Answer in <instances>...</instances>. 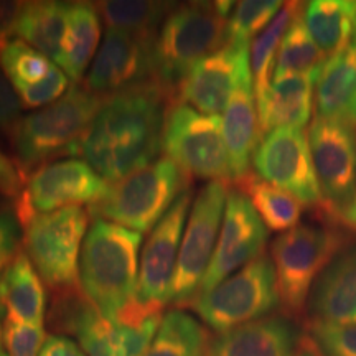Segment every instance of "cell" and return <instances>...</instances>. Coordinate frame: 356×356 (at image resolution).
Returning <instances> with one entry per match:
<instances>
[{"label":"cell","instance_id":"484cf974","mask_svg":"<svg viewBox=\"0 0 356 356\" xmlns=\"http://www.w3.org/2000/svg\"><path fill=\"white\" fill-rule=\"evenodd\" d=\"M101 38V15L95 3L70 2L68 24L58 66L73 83H79L91 63Z\"/></svg>","mask_w":356,"mask_h":356},{"label":"cell","instance_id":"8992f818","mask_svg":"<svg viewBox=\"0 0 356 356\" xmlns=\"http://www.w3.org/2000/svg\"><path fill=\"white\" fill-rule=\"evenodd\" d=\"M341 246L340 231L314 225L297 226L273 243L279 300L289 318L304 315L314 284Z\"/></svg>","mask_w":356,"mask_h":356},{"label":"cell","instance_id":"44dd1931","mask_svg":"<svg viewBox=\"0 0 356 356\" xmlns=\"http://www.w3.org/2000/svg\"><path fill=\"white\" fill-rule=\"evenodd\" d=\"M299 338L291 318L269 315L220 333L210 341L207 356H293Z\"/></svg>","mask_w":356,"mask_h":356},{"label":"cell","instance_id":"4dcf8cb0","mask_svg":"<svg viewBox=\"0 0 356 356\" xmlns=\"http://www.w3.org/2000/svg\"><path fill=\"white\" fill-rule=\"evenodd\" d=\"M108 29L157 38V33L168 13L177 3L150 2V0H109L95 3Z\"/></svg>","mask_w":356,"mask_h":356},{"label":"cell","instance_id":"4316f807","mask_svg":"<svg viewBox=\"0 0 356 356\" xmlns=\"http://www.w3.org/2000/svg\"><path fill=\"white\" fill-rule=\"evenodd\" d=\"M68 2L37 0L25 2L15 35L58 65L68 24Z\"/></svg>","mask_w":356,"mask_h":356},{"label":"cell","instance_id":"5bb4252c","mask_svg":"<svg viewBox=\"0 0 356 356\" xmlns=\"http://www.w3.org/2000/svg\"><path fill=\"white\" fill-rule=\"evenodd\" d=\"M154 44L155 38L108 29L84 88L106 99L155 81Z\"/></svg>","mask_w":356,"mask_h":356},{"label":"cell","instance_id":"ab89813d","mask_svg":"<svg viewBox=\"0 0 356 356\" xmlns=\"http://www.w3.org/2000/svg\"><path fill=\"white\" fill-rule=\"evenodd\" d=\"M24 178H22L19 168L0 150V195L17 200L24 190Z\"/></svg>","mask_w":356,"mask_h":356},{"label":"cell","instance_id":"e575fe53","mask_svg":"<svg viewBox=\"0 0 356 356\" xmlns=\"http://www.w3.org/2000/svg\"><path fill=\"white\" fill-rule=\"evenodd\" d=\"M76 337L86 356H127L119 323L106 318L97 309L84 320Z\"/></svg>","mask_w":356,"mask_h":356},{"label":"cell","instance_id":"277c9868","mask_svg":"<svg viewBox=\"0 0 356 356\" xmlns=\"http://www.w3.org/2000/svg\"><path fill=\"white\" fill-rule=\"evenodd\" d=\"M233 2H188L173 7L154 44L155 83L173 99L181 81L207 56L226 44Z\"/></svg>","mask_w":356,"mask_h":356},{"label":"cell","instance_id":"9a60e30c","mask_svg":"<svg viewBox=\"0 0 356 356\" xmlns=\"http://www.w3.org/2000/svg\"><path fill=\"white\" fill-rule=\"evenodd\" d=\"M193 193L186 190L172 204L167 215L150 231L140 256L137 300L142 305L162 309L170 304L172 280L180 254Z\"/></svg>","mask_w":356,"mask_h":356},{"label":"cell","instance_id":"d6a6232c","mask_svg":"<svg viewBox=\"0 0 356 356\" xmlns=\"http://www.w3.org/2000/svg\"><path fill=\"white\" fill-rule=\"evenodd\" d=\"M284 2L275 0H244L238 2L228 20L226 43L234 47H251V40L275 19Z\"/></svg>","mask_w":356,"mask_h":356},{"label":"cell","instance_id":"9c48e42d","mask_svg":"<svg viewBox=\"0 0 356 356\" xmlns=\"http://www.w3.org/2000/svg\"><path fill=\"white\" fill-rule=\"evenodd\" d=\"M162 150L190 177L222 184L233 180L218 115L202 114L184 102H172L163 124Z\"/></svg>","mask_w":356,"mask_h":356},{"label":"cell","instance_id":"7402d4cb","mask_svg":"<svg viewBox=\"0 0 356 356\" xmlns=\"http://www.w3.org/2000/svg\"><path fill=\"white\" fill-rule=\"evenodd\" d=\"M314 89L315 81L307 76L274 79L256 102L261 137L282 127L304 129L314 108Z\"/></svg>","mask_w":356,"mask_h":356},{"label":"cell","instance_id":"5b68a950","mask_svg":"<svg viewBox=\"0 0 356 356\" xmlns=\"http://www.w3.org/2000/svg\"><path fill=\"white\" fill-rule=\"evenodd\" d=\"M190 178L173 160L157 159L109 185L89 207V215L144 234L155 228L181 193L191 190Z\"/></svg>","mask_w":356,"mask_h":356},{"label":"cell","instance_id":"f6af8a7d","mask_svg":"<svg viewBox=\"0 0 356 356\" xmlns=\"http://www.w3.org/2000/svg\"><path fill=\"white\" fill-rule=\"evenodd\" d=\"M2 350H3V328L2 325H0V356H3Z\"/></svg>","mask_w":356,"mask_h":356},{"label":"cell","instance_id":"6da1fadb","mask_svg":"<svg viewBox=\"0 0 356 356\" xmlns=\"http://www.w3.org/2000/svg\"><path fill=\"white\" fill-rule=\"evenodd\" d=\"M172 102L177 101L155 81L106 97L84 134L81 155L106 181L155 162Z\"/></svg>","mask_w":356,"mask_h":356},{"label":"cell","instance_id":"7a4b0ae2","mask_svg":"<svg viewBox=\"0 0 356 356\" xmlns=\"http://www.w3.org/2000/svg\"><path fill=\"white\" fill-rule=\"evenodd\" d=\"M104 99L73 86L60 99L24 115L10 136L13 163L24 181L37 168L81 154V142Z\"/></svg>","mask_w":356,"mask_h":356},{"label":"cell","instance_id":"30bf717a","mask_svg":"<svg viewBox=\"0 0 356 356\" xmlns=\"http://www.w3.org/2000/svg\"><path fill=\"white\" fill-rule=\"evenodd\" d=\"M228 193V184L210 181L195 198L172 280L170 304L175 309L191 307L198 297L203 277L215 254Z\"/></svg>","mask_w":356,"mask_h":356},{"label":"cell","instance_id":"52a82bcc","mask_svg":"<svg viewBox=\"0 0 356 356\" xmlns=\"http://www.w3.org/2000/svg\"><path fill=\"white\" fill-rule=\"evenodd\" d=\"M279 304L273 259L261 254L211 291L200 293L191 307L208 327L218 333H226L269 317Z\"/></svg>","mask_w":356,"mask_h":356},{"label":"cell","instance_id":"7bdbcfd3","mask_svg":"<svg viewBox=\"0 0 356 356\" xmlns=\"http://www.w3.org/2000/svg\"><path fill=\"white\" fill-rule=\"evenodd\" d=\"M293 356H325V355L322 353V350L318 348V345L315 343L314 338H312L309 333H305V335H300L299 343H297Z\"/></svg>","mask_w":356,"mask_h":356},{"label":"cell","instance_id":"3957f363","mask_svg":"<svg viewBox=\"0 0 356 356\" xmlns=\"http://www.w3.org/2000/svg\"><path fill=\"white\" fill-rule=\"evenodd\" d=\"M142 234L95 218L81 249L79 284L106 318L115 320L137 300Z\"/></svg>","mask_w":356,"mask_h":356},{"label":"cell","instance_id":"2e32d148","mask_svg":"<svg viewBox=\"0 0 356 356\" xmlns=\"http://www.w3.org/2000/svg\"><path fill=\"white\" fill-rule=\"evenodd\" d=\"M267 229L249 200L229 190L215 254L204 274L200 293L211 291L231 274L264 254ZM198 293V296H200Z\"/></svg>","mask_w":356,"mask_h":356},{"label":"cell","instance_id":"836d02e7","mask_svg":"<svg viewBox=\"0 0 356 356\" xmlns=\"http://www.w3.org/2000/svg\"><path fill=\"white\" fill-rule=\"evenodd\" d=\"M96 310L79 286L51 291V302L48 309L47 323L53 335H78L79 328L91 312Z\"/></svg>","mask_w":356,"mask_h":356},{"label":"cell","instance_id":"bcb514c9","mask_svg":"<svg viewBox=\"0 0 356 356\" xmlns=\"http://www.w3.org/2000/svg\"><path fill=\"white\" fill-rule=\"evenodd\" d=\"M3 356H6V355H3Z\"/></svg>","mask_w":356,"mask_h":356},{"label":"cell","instance_id":"ffe728a7","mask_svg":"<svg viewBox=\"0 0 356 356\" xmlns=\"http://www.w3.org/2000/svg\"><path fill=\"white\" fill-rule=\"evenodd\" d=\"M310 323L356 325V248L338 252L312 289Z\"/></svg>","mask_w":356,"mask_h":356},{"label":"cell","instance_id":"d6986e66","mask_svg":"<svg viewBox=\"0 0 356 356\" xmlns=\"http://www.w3.org/2000/svg\"><path fill=\"white\" fill-rule=\"evenodd\" d=\"M221 122L231 175L233 180H239L249 173V162L262 139L251 63L244 66L239 74L238 84L226 106Z\"/></svg>","mask_w":356,"mask_h":356},{"label":"cell","instance_id":"d4e9b609","mask_svg":"<svg viewBox=\"0 0 356 356\" xmlns=\"http://www.w3.org/2000/svg\"><path fill=\"white\" fill-rule=\"evenodd\" d=\"M304 24L312 40L327 60L340 55L353 42L356 2L353 0H312L304 7Z\"/></svg>","mask_w":356,"mask_h":356},{"label":"cell","instance_id":"cb8c5ba5","mask_svg":"<svg viewBox=\"0 0 356 356\" xmlns=\"http://www.w3.org/2000/svg\"><path fill=\"white\" fill-rule=\"evenodd\" d=\"M0 305L6 310V317L43 327L47 296L42 277L24 249H20L0 280Z\"/></svg>","mask_w":356,"mask_h":356},{"label":"cell","instance_id":"7dc6e473","mask_svg":"<svg viewBox=\"0 0 356 356\" xmlns=\"http://www.w3.org/2000/svg\"><path fill=\"white\" fill-rule=\"evenodd\" d=\"M0 208H2V207H0Z\"/></svg>","mask_w":356,"mask_h":356},{"label":"cell","instance_id":"b9f144b4","mask_svg":"<svg viewBox=\"0 0 356 356\" xmlns=\"http://www.w3.org/2000/svg\"><path fill=\"white\" fill-rule=\"evenodd\" d=\"M40 356H86L81 346H78L73 340L63 335L47 337L42 353Z\"/></svg>","mask_w":356,"mask_h":356},{"label":"cell","instance_id":"f35d334b","mask_svg":"<svg viewBox=\"0 0 356 356\" xmlns=\"http://www.w3.org/2000/svg\"><path fill=\"white\" fill-rule=\"evenodd\" d=\"M20 111V97L0 66V132H12V129L22 119Z\"/></svg>","mask_w":356,"mask_h":356},{"label":"cell","instance_id":"8d00e7d4","mask_svg":"<svg viewBox=\"0 0 356 356\" xmlns=\"http://www.w3.org/2000/svg\"><path fill=\"white\" fill-rule=\"evenodd\" d=\"M47 341L43 327L30 325L6 317L3 320V343L8 356H40Z\"/></svg>","mask_w":356,"mask_h":356},{"label":"cell","instance_id":"83f0119b","mask_svg":"<svg viewBox=\"0 0 356 356\" xmlns=\"http://www.w3.org/2000/svg\"><path fill=\"white\" fill-rule=\"evenodd\" d=\"M236 181L238 190L249 200L267 229L284 234L297 228L302 203L296 197L251 172Z\"/></svg>","mask_w":356,"mask_h":356},{"label":"cell","instance_id":"e0dca14e","mask_svg":"<svg viewBox=\"0 0 356 356\" xmlns=\"http://www.w3.org/2000/svg\"><path fill=\"white\" fill-rule=\"evenodd\" d=\"M249 63V47L226 43L190 71L177 91L178 102L198 113L216 115L226 109L239 74Z\"/></svg>","mask_w":356,"mask_h":356},{"label":"cell","instance_id":"7c38bea8","mask_svg":"<svg viewBox=\"0 0 356 356\" xmlns=\"http://www.w3.org/2000/svg\"><path fill=\"white\" fill-rule=\"evenodd\" d=\"M252 165L262 180L291 193L302 204L325 207L304 129L282 127L266 134L252 155Z\"/></svg>","mask_w":356,"mask_h":356},{"label":"cell","instance_id":"8fae6325","mask_svg":"<svg viewBox=\"0 0 356 356\" xmlns=\"http://www.w3.org/2000/svg\"><path fill=\"white\" fill-rule=\"evenodd\" d=\"M108 181L86 160H56L37 168L26 178L13 211L24 228L37 215L95 204L108 191Z\"/></svg>","mask_w":356,"mask_h":356},{"label":"cell","instance_id":"4fadbf2b","mask_svg":"<svg viewBox=\"0 0 356 356\" xmlns=\"http://www.w3.org/2000/svg\"><path fill=\"white\" fill-rule=\"evenodd\" d=\"M307 136L323 202L343 211L356 191V129L317 114Z\"/></svg>","mask_w":356,"mask_h":356},{"label":"cell","instance_id":"ee69618b","mask_svg":"<svg viewBox=\"0 0 356 356\" xmlns=\"http://www.w3.org/2000/svg\"><path fill=\"white\" fill-rule=\"evenodd\" d=\"M341 213H343V220L348 222L351 228L356 229V191L351 202L346 204V208Z\"/></svg>","mask_w":356,"mask_h":356},{"label":"cell","instance_id":"ac0fdd59","mask_svg":"<svg viewBox=\"0 0 356 356\" xmlns=\"http://www.w3.org/2000/svg\"><path fill=\"white\" fill-rule=\"evenodd\" d=\"M0 66L26 109L44 108L68 91L63 70L19 38L0 51Z\"/></svg>","mask_w":356,"mask_h":356},{"label":"cell","instance_id":"f546056e","mask_svg":"<svg viewBox=\"0 0 356 356\" xmlns=\"http://www.w3.org/2000/svg\"><path fill=\"white\" fill-rule=\"evenodd\" d=\"M302 12H304V3L302 2H286L275 15V19L266 26L264 32H261V35H257L252 40L249 63H251L256 102L266 95L270 83H273L275 58H277L280 42H282L284 35L292 25V22Z\"/></svg>","mask_w":356,"mask_h":356},{"label":"cell","instance_id":"60d3db41","mask_svg":"<svg viewBox=\"0 0 356 356\" xmlns=\"http://www.w3.org/2000/svg\"><path fill=\"white\" fill-rule=\"evenodd\" d=\"M25 2H8V0H0V51L6 48L12 37L15 35L17 22L22 10H24Z\"/></svg>","mask_w":356,"mask_h":356},{"label":"cell","instance_id":"f1b7e54d","mask_svg":"<svg viewBox=\"0 0 356 356\" xmlns=\"http://www.w3.org/2000/svg\"><path fill=\"white\" fill-rule=\"evenodd\" d=\"M210 333L190 314L173 309L163 315L145 356H207Z\"/></svg>","mask_w":356,"mask_h":356},{"label":"cell","instance_id":"1f68e13d","mask_svg":"<svg viewBox=\"0 0 356 356\" xmlns=\"http://www.w3.org/2000/svg\"><path fill=\"white\" fill-rule=\"evenodd\" d=\"M302 13L292 22L280 42L277 58H275L274 79L307 76L317 83L320 73L327 65L328 60L320 51L317 43L312 40Z\"/></svg>","mask_w":356,"mask_h":356},{"label":"cell","instance_id":"ba28073f","mask_svg":"<svg viewBox=\"0 0 356 356\" xmlns=\"http://www.w3.org/2000/svg\"><path fill=\"white\" fill-rule=\"evenodd\" d=\"M89 216L83 207H71L37 215L24 226V251L50 291L79 286Z\"/></svg>","mask_w":356,"mask_h":356},{"label":"cell","instance_id":"603a6c76","mask_svg":"<svg viewBox=\"0 0 356 356\" xmlns=\"http://www.w3.org/2000/svg\"><path fill=\"white\" fill-rule=\"evenodd\" d=\"M318 115L356 126V43L327 61L315 83Z\"/></svg>","mask_w":356,"mask_h":356},{"label":"cell","instance_id":"d590c367","mask_svg":"<svg viewBox=\"0 0 356 356\" xmlns=\"http://www.w3.org/2000/svg\"><path fill=\"white\" fill-rule=\"evenodd\" d=\"M309 335L325 356H356V325L309 323Z\"/></svg>","mask_w":356,"mask_h":356},{"label":"cell","instance_id":"74e56055","mask_svg":"<svg viewBox=\"0 0 356 356\" xmlns=\"http://www.w3.org/2000/svg\"><path fill=\"white\" fill-rule=\"evenodd\" d=\"M22 226L17 220L13 208L2 207L0 208V280L3 274L15 259V256L20 251V234ZM6 315V310L0 305V317Z\"/></svg>","mask_w":356,"mask_h":356}]
</instances>
